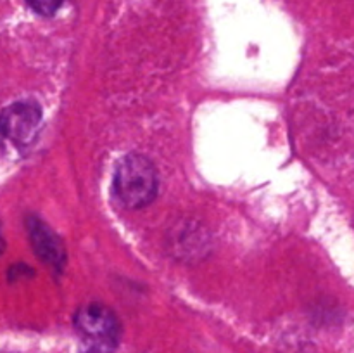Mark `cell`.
Segmentation results:
<instances>
[{"label":"cell","instance_id":"1","mask_svg":"<svg viewBox=\"0 0 354 353\" xmlns=\"http://www.w3.org/2000/svg\"><path fill=\"white\" fill-rule=\"evenodd\" d=\"M158 170L145 156L128 154L118 163L114 173V190L128 208L151 204L158 196Z\"/></svg>","mask_w":354,"mask_h":353},{"label":"cell","instance_id":"2","mask_svg":"<svg viewBox=\"0 0 354 353\" xmlns=\"http://www.w3.org/2000/svg\"><path fill=\"white\" fill-rule=\"evenodd\" d=\"M75 329L86 353H111L121 338V325L113 310L88 303L75 315Z\"/></svg>","mask_w":354,"mask_h":353},{"label":"cell","instance_id":"3","mask_svg":"<svg viewBox=\"0 0 354 353\" xmlns=\"http://www.w3.org/2000/svg\"><path fill=\"white\" fill-rule=\"evenodd\" d=\"M41 125V109L33 100L10 104L0 114V134L17 145H28L35 141Z\"/></svg>","mask_w":354,"mask_h":353},{"label":"cell","instance_id":"4","mask_svg":"<svg viewBox=\"0 0 354 353\" xmlns=\"http://www.w3.org/2000/svg\"><path fill=\"white\" fill-rule=\"evenodd\" d=\"M30 232L35 251L40 255V258L44 260V262L50 263L52 266L61 269L62 263H64L66 255L57 235H55L47 225L41 224L40 220H37V218H33V220L30 221Z\"/></svg>","mask_w":354,"mask_h":353},{"label":"cell","instance_id":"5","mask_svg":"<svg viewBox=\"0 0 354 353\" xmlns=\"http://www.w3.org/2000/svg\"><path fill=\"white\" fill-rule=\"evenodd\" d=\"M26 2L30 3L35 12L41 14V16H52L62 6L64 0H26Z\"/></svg>","mask_w":354,"mask_h":353},{"label":"cell","instance_id":"6","mask_svg":"<svg viewBox=\"0 0 354 353\" xmlns=\"http://www.w3.org/2000/svg\"><path fill=\"white\" fill-rule=\"evenodd\" d=\"M3 251V239H2V235H0V253Z\"/></svg>","mask_w":354,"mask_h":353},{"label":"cell","instance_id":"7","mask_svg":"<svg viewBox=\"0 0 354 353\" xmlns=\"http://www.w3.org/2000/svg\"><path fill=\"white\" fill-rule=\"evenodd\" d=\"M0 138H2V134H0Z\"/></svg>","mask_w":354,"mask_h":353}]
</instances>
